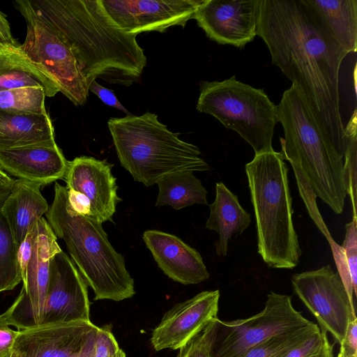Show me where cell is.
<instances>
[{"mask_svg":"<svg viewBox=\"0 0 357 357\" xmlns=\"http://www.w3.org/2000/svg\"><path fill=\"white\" fill-rule=\"evenodd\" d=\"M15 179L10 177L0 168V195L10 192Z\"/></svg>","mask_w":357,"mask_h":357,"instance_id":"60d3db41","label":"cell"},{"mask_svg":"<svg viewBox=\"0 0 357 357\" xmlns=\"http://www.w3.org/2000/svg\"><path fill=\"white\" fill-rule=\"evenodd\" d=\"M283 159L305 180L316 197L336 214L343 211L347 196L343 157L324 132L297 85L284 91L278 105Z\"/></svg>","mask_w":357,"mask_h":357,"instance_id":"3957f363","label":"cell"},{"mask_svg":"<svg viewBox=\"0 0 357 357\" xmlns=\"http://www.w3.org/2000/svg\"><path fill=\"white\" fill-rule=\"evenodd\" d=\"M294 172L297 180L300 195L307 208L310 217L314 220L319 230L325 236L328 243H330L333 241V238L323 221L321 214L318 210L315 200L317 197L316 195L301 174L296 169H294Z\"/></svg>","mask_w":357,"mask_h":357,"instance_id":"d6a6232c","label":"cell"},{"mask_svg":"<svg viewBox=\"0 0 357 357\" xmlns=\"http://www.w3.org/2000/svg\"><path fill=\"white\" fill-rule=\"evenodd\" d=\"M259 0H203L193 19L220 45L243 49L257 36Z\"/></svg>","mask_w":357,"mask_h":357,"instance_id":"5bb4252c","label":"cell"},{"mask_svg":"<svg viewBox=\"0 0 357 357\" xmlns=\"http://www.w3.org/2000/svg\"><path fill=\"white\" fill-rule=\"evenodd\" d=\"M215 198L209 205L210 214L206 228L219 236L215 243L216 253L225 257L232 235H241L250 225L251 218L240 204L238 197L222 182L215 183Z\"/></svg>","mask_w":357,"mask_h":357,"instance_id":"44dd1931","label":"cell"},{"mask_svg":"<svg viewBox=\"0 0 357 357\" xmlns=\"http://www.w3.org/2000/svg\"><path fill=\"white\" fill-rule=\"evenodd\" d=\"M291 280L294 294L317 319L320 330L340 344L356 315L338 273L325 265L294 274Z\"/></svg>","mask_w":357,"mask_h":357,"instance_id":"8fae6325","label":"cell"},{"mask_svg":"<svg viewBox=\"0 0 357 357\" xmlns=\"http://www.w3.org/2000/svg\"><path fill=\"white\" fill-rule=\"evenodd\" d=\"M2 357H10V352L8 353L7 354H6L5 356H3Z\"/></svg>","mask_w":357,"mask_h":357,"instance_id":"7bdbcfd3","label":"cell"},{"mask_svg":"<svg viewBox=\"0 0 357 357\" xmlns=\"http://www.w3.org/2000/svg\"><path fill=\"white\" fill-rule=\"evenodd\" d=\"M10 193L0 195V292L11 290L22 282L20 248L2 213V206Z\"/></svg>","mask_w":357,"mask_h":357,"instance_id":"484cf974","label":"cell"},{"mask_svg":"<svg viewBox=\"0 0 357 357\" xmlns=\"http://www.w3.org/2000/svg\"><path fill=\"white\" fill-rule=\"evenodd\" d=\"M335 40L348 53L357 50V0H305Z\"/></svg>","mask_w":357,"mask_h":357,"instance_id":"603a6c76","label":"cell"},{"mask_svg":"<svg viewBox=\"0 0 357 357\" xmlns=\"http://www.w3.org/2000/svg\"><path fill=\"white\" fill-rule=\"evenodd\" d=\"M155 206H171L180 210L193 204H207V190L191 171L167 174L156 183Z\"/></svg>","mask_w":357,"mask_h":357,"instance_id":"d4e9b609","label":"cell"},{"mask_svg":"<svg viewBox=\"0 0 357 357\" xmlns=\"http://www.w3.org/2000/svg\"><path fill=\"white\" fill-rule=\"evenodd\" d=\"M47 221L40 218L29 231L19 250L23 282L21 291L1 317L18 331L39 326L43 319L50 261L61 251Z\"/></svg>","mask_w":357,"mask_h":357,"instance_id":"ba28073f","label":"cell"},{"mask_svg":"<svg viewBox=\"0 0 357 357\" xmlns=\"http://www.w3.org/2000/svg\"><path fill=\"white\" fill-rule=\"evenodd\" d=\"M340 345L337 357H357V317L349 322Z\"/></svg>","mask_w":357,"mask_h":357,"instance_id":"d590c367","label":"cell"},{"mask_svg":"<svg viewBox=\"0 0 357 357\" xmlns=\"http://www.w3.org/2000/svg\"><path fill=\"white\" fill-rule=\"evenodd\" d=\"M245 169L256 220L258 253L271 268H295L302 250L292 220L289 169L281 153L255 154Z\"/></svg>","mask_w":357,"mask_h":357,"instance_id":"5b68a950","label":"cell"},{"mask_svg":"<svg viewBox=\"0 0 357 357\" xmlns=\"http://www.w3.org/2000/svg\"><path fill=\"white\" fill-rule=\"evenodd\" d=\"M20 45L17 40L13 36L6 15L0 10V51Z\"/></svg>","mask_w":357,"mask_h":357,"instance_id":"ab89813d","label":"cell"},{"mask_svg":"<svg viewBox=\"0 0 357 357\" xmlns=\"http://www.w3.org/2000/svg\"><path fill=\"white\" fill-rule=\"evenodd\" d=\"M68 161L56 142L0 150V168L41 188L63 179Z\"/></svg>","mask_w":357,"mask_h":357,"instance_id":"ac0fdd59","label":"cell"},{"mask_svg":"<svg viewBox=\"0 0 357 357\" xmlns=\"http://www.w3.org/2000/svg\"><path fill=\"white\" fill-rule=\"evenodd\" d=\"M219 290L204 291L174 305L153 331L151 342L155 351L181 349L217 318Z\"/></svg>","mask_w":357,"mask_h":357,"instance_id":"9a60e30c","label":"cell"},{"mask_svg":"<svg viewBox=\"0 0 357 357\" xmlns=\"http://www.w3.org/2000/svg\"><path fill=\"white\" fill-rule=\"evenodd\" d=\"M346 233L342 245L347 259L351 282L357 295V218L345 225Z\"/></svg>","mask_w":357,"mask_h":357,"instance_id":"1f68e13d","label":"cell"},{"mask_svg":"<svg viewBox=\"0 0 357 357\" xmlns=\"http://www.w3.org/2000/svg\"><path fill=\"white\" fill-rule=\"evenodd\" d=\"M114 24L125 32L137 35L172 26L184 27L203 0H100Z\"/></svg>","mask_w":357,"mask_h":357,"instance_id":"7c38bea8","label":"cell"},{"mask_svg":"<svg viewBox=\"0 0 357 357\" xmlns=\"http://www.w3.org/2000/svg\"><path fill=\"white\" fill-rule=\"evenodd\" d=\"M329 245L331 248L337 273L343 282L351 303L354 305V296H356L354 293L344 250L342 246L338 245L334 240L330 243Z\"/></svg>","mask_w":357,"mask_h":357,"instance_id":"e575fe53","label":"cell"},{"mask_svg":"<svg viewBox=\"0 0 357 357\" xmlns=\"http://www.w3.org/2000/svg\"><path fill=\"white\" fill-rule=\"evenodd\" d=\"M74 54L88 84L97 78L130 86L138 82L146 57L137 35L110 19L100 0H27Z\"/></svg>","mask_w":357,"mask_h":357,"instance_id":"7a4b0ae2","label":"cell"},{"mask_svg":"<svg viewBox=\"0 0 357 357\" xmlns=\"http://www.w3.org/2000/svg\"><path fill=\"white\" fill-rule=\"evenodd\" d=\"M319 332L318 325L312 322L275 335L253 347L241 357H286L292 350Z\"/></svg>","mask_w":357,"mask_h":357,"instance_id":"4316f807","label":"cell"},{"mask_svg":"<svg viewBox=\"0 0 357 357\" xmlns=\"http://www.w3.org/2000/svg\"><path fill=\"white\" fill-rule=\"evenodd\" d=\"M327 332L321 331L292 350L286 357H334Z\"/></svg>","mask_w":357,"mask_h":357,"instance_id":"4dcf8cb0","label":"cell"},{"mask_svg":"<svg viewBox=\"0 0 357 357\" xmlns=\"http://www.w3.org/2000/svg\"><path fill=\"white\" fill-rule=\"evenodd\" d=\"M257 36L268 47L272 63L299 87L344 157L347 142L340 109L339 74L349 53L305 0H259Z\"/></svg>","mask_w":357,"mask_h":357,"instance_id":"6da1fadb","label":"cell"},{"mask_svg":"<svg viewBox=\"0 0 357 357\" xmlns=\"http://www.w3.org/2000/svg\"><path fill=\"white\" fill-rule=\"evenodd\" d=\"M197 111L208 114L236 132L255 154L274 151L272 139L278 119L275 105L263 89L236 79L201 82Z\"/></svg>","mask_w":357,"mask_h":357,"instance_id":"52a82bcc","label":"cell"},{"mask_svg":"<svg viewBox=\"0 0 357 357\" xmlns=\"http://www.w3.org/2000/svg\"><path fill=\"white\" fill-rule=\"evenodd\" d=\"M45 215L55 236L64 241L79 272L93 290L95 301H121L133 296L134 280L123 255L111 245L102 223L72 209L66 187L55 182L54 199Z\"/></svg>","mask_w":357,"mask_h":357,"instance_id":"277c9868","label":"cell"},{"mask_svg":"<svg viewBox=\"0 0 357 357\" xmlns=\"http://www.w3.org/2000/svg\"><path fill=\"white\" fill-rule=\"evenodd\" d=\"M44 89L38 86L15 88L0 91V110L47 114Z\"/></svg>","mask_w":357,"mask_h":357,"instance_id":"83f0119b","label":"cell"},{"mask_svg":"<svg viewBox=\"0 0 357 357\" xmlns=\"http://www.w3.org/2000/svg\"><path fill=\"white\" fill-rule=\"evenodd\" d=\"M114 357H126V354H125L124 351L121 349H120L116 352V354H115V356Z\"/></svg>","mask_w":357,"mask_h":357,"instance_id":"b9f144b4","label":"cell"},{"mask_svg":"<svg viewBox=\"0 0 357 357\" xmlns=\"http://www.w3.org/2000/svg\"><path fill=\"white\" fill-rule=\"evenodd\" d=\"M54 142V127L47 113L0 110V150Z\"/></svg>","mask_w":357,"mask_h":357,"instance_id":"7402d4cb","label":"cell"},{"mask_svg":"<svg viewBox=\"0 0 357 357\" xmlns=\"http://www.w3.org/2000/svg\"><path fill=\"white\" fill-rule=\"evenodd\" d=\"M142 238L158 267L172 280L188 285L210 277L199 252L178 236L149 229L143 233Z\"/></svg>","mask_w":357,"mask_h":357,"instance_id":"d6986e66","label":"cell"},{"mask_svg":"<svg viewBox=\"0 0 357 357\" xmlns=\"http://www.w3.org/2000/svg\"><path fill=\"white\" fill-rule=\"evenodd\" d=\"M98 328L91 321H79L19 331L10 357H80L86 340Z\"/></svg>","mask_w":357,"mask_h":357,"instance_id":"2e32d148","label":"cell"},{"mask_svg":"<svg viewBox=\"0 0 357 357\" xmlns=\"http://www.w3.org/2000/svg\"><path fill=\"white\" fill-rule=\"evenodd\" d=\"M88 284L62 250L50 261L44 312L40 325L91 321Z\"/></svg>","mask_w":357,"mask_h":357,"instance_id":"4fadbf2b","label":"cell"},{"mask_svg":"<svg viewBox=\"0 0 357 357\" xmlns=\"http://www.w3.org/2000/svg\"><path fill=\"white\" fill-rule=\"evenodd\" d=\"M111 325L98 328L86 340L80 357H114L120 349Z\"/></svg>","mask_w":357,"mask_h":357,"instance_id":"f546056e","label":"cell"},{"mask_svg":"<svg viewBox=\"0 0 357 357\" xmlns=\"http://www.w3.org/2000/svg\"><path fill=\"white\" fill-rule=\"evenodd\" d=\"M41 188L27 181L15 180L2 206V213L19 248L29 231L49 210L50 206L40 192Z\"/></svg>","mask_w":357,"mask_h":357,"instance_id":"ffe728a7","label":"cell"},{"mask_svg":"<svg viewBox=\"0 0 357 357\" xmlns=\"http://www.w3.org/2000/svg\"><path fill=\"white\" fill-rule=\"evenodd\" d=\"M26 86L43 88L47 97H53L59 92L26 56L20 45L0 51V91Z\"/></svg>","mask_w":357,"mask_h":357,"instance_id":"cb8c5ba5","label":"cell"},{"mask_svg":"<svg viewBox=\"0 0 357 357\" xmlns=\"http://www.w3.org/2000/svg\"><path fill=\"white\" fill-rule=\"evenodd\" d=\"M208 324L202 332L179 349L177 357H211L210 332Z\"/></svg>","mask_w":357,"mask_h":357,"instance_id":"836d02e7","label":"cell"},{"mask_svg":"<svg viewBox=\"0 0 357 357\" xmlns=\"http://www.w3.org/2000/svg\"><path fill=\"white\" fill-rule=\"evenodd\" d=\"M89 91L96 95L107 105L118 109L127 115L132 114L119 101L112 91L101 86L96 80L89 84Z\"/></svg>","mask_w":357,"mask_h":357,"instance_id":"8d00e7d4","label":"cell"},{"mask_svg":"<svg viewBox=\"0 0 357 357\" xmlns=\"http://www.w3.org/2000/svg\"><path fill=\"white\" fill-rule=\"evenodd\" d=\"M67 190L68 202L72 209L78 214L89 216L91 212L89 199L82 193L71 189Z\"/></svg>","mask_w":357,"mask_h":357,"instance_id":"f35d334b","label":"cell"},{"mask_svg":"<svg viewBox=\"0 0 357 357\" xmlns=\"http://www.w3.org/2000/svg\"><path fill=\"white\" fill-rule=\"evenodd\" d=\"M311 323L294 309L289 296L271 291L259 313L230 321L217 317L208 323L211 356L241 357L253 347L275 335Z\"/></svg>","mask_w":357,"mask_h":357,"instance_id":"9c48e42d","label":"cell"},{"mask_svg":"<svg viewBox=\"0 0 357 357\" xmlns=\"http://www.w3.org/2000/svg\"><path fill=\"white\" fill-rule=\"evenodd\" d=\"M113 165L107 160L80 156L68 161L64 180L66 188L84 194L90 201L89 217L103 223L112 221L118 203L116 178L112 173Z\"/></svg>","mask_w":357,"mask_h":357,"instance_id":"e0dca14e","label":"cell"},{"mask_svg":"<svg viewBox=\"0 0 357 357\" xmlns=\"http://www.w3.org/2000/svg\"><path fill=\"white\" fill-rule=\"evenodd\" d=\"M357 113L355 109L344 127L346 149L344 154V175L347 195L351 198L353 218H357Z\"/></svg>","mask_w":357,"mask_h":357,"instance_id":"f1b7e54d","label":"cell"},{"mask_svg":"<svg viewBox=\"0 0 357 357\" xmlns=\"http://www.w3.org/2000/svg\"><path fill=\"white\" fill-rule=\"evenodd\" d=\"M13 3L26 24V37L20 45L21 50L59 92L75 105H83L89 96V84L73 52L33 10L27 0Z\"/></svg>","mask_w":357,"mask_h":357,"instance_id":"30bf717a","label":"cell"},{"mask_svg":"<svg viewBox=\"0 0 357 357\" xmlns=\"http://www.w3.org/2000/svg\"><path fill=\"white\" fill-rule=\"evenodd\" d=\"M19 331L13 330L0 316V357L10 352Z\"/></svg>","mask_w":357,"mask_h":357,"instance_id":"74e56055","label":"cell"},{"mask_svg":"<svg viewBox=\"0 0 357 357\" xmlns=\"http://www.w3.org/2000/svg\"><path fill=\"white\" fill-rule=\"evenodd\" d=\"M107 126L121 166L146 187L174 172L210 169L198 147L179 139L155 114L112 117Z\"/></svg>","mask_w":357,"mask_h":357,"instance_id":"8992f818","label":"cell"}]
</instances>
